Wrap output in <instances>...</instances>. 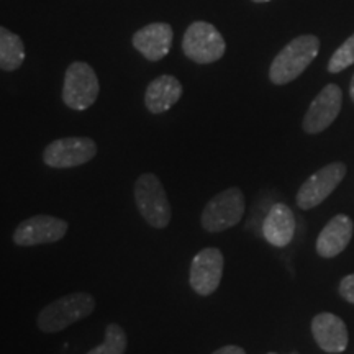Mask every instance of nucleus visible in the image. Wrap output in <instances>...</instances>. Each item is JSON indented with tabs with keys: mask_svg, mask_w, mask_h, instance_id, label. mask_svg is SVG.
Segmentation results:
<instances>
[{
	"mask_svg": "<svg viewBox=\"0 0 354 354\" xmlns=\"http://www.w3.org/2000/svg\"><path fill=\"white\" fill-rule=\"evenodd\" d=\"M343 105V92L336 84H328L313 99L305 113L302 127L308 135H318L325 131L336 120Z\"/></svg>",
	"mask_w": 354,
	"mask_h": 354,
	"instance_id": "11",
	"label": "nucleus"
},
{
	"mask_svg": "<svg viewBox=\"0 0 354 354\" xmlns=\"http://www.w3.org/2000/svg\"><path fill=\"white\" fill-rule=\"evenodd\" d=\"M351 64H354V33L330 57L328 71L331 74L342 73Z\"/></svg>",
	"mask_w": 354,
	"mask_h": 354,
	"instance_id": "19",
	"label": "nucleus"
},
{
	"mask_svg": "<svg viewBox=\"0 0 354 354\" xmlns=\"http://www.w3.org/2000/svg\"><path fill=\"white\" fill-rule=\"evenodd\" d=\"M133 194H135L136 209L149 227L162 230L171 223V203L167 201L166 190L156 174L153 172L141 174L136 179Z\"/></svg>",
	"mask_w": 354,
	"mask_h": 354,
	"instance_id": "3",
	"label": "nucleus"
},
{
	"mask_svg": "<svg viewBox=\"0 0 354 354\" xmlns=\"http://www.w3.org/2000/svg\"><path fill=\"white\" fill-rule=\"evenodd\" d=\"M354 223L348 215L338 214L331 218L317 238V253L322 258H336L346 250L353 238Z\"/></svg>",
	"mask_w": 354,
	"mask_h": 354,
	"instance_id": "13",
	"label": "nucleus"
},
{
	"mask_svg": "<svg viewBox=\"0 0 354 354\" xmlns=\"http://www.w3.org/2000/svg\"><path fill=\"white\" fill-rule=\"evenodd\" d=\"M212 354H246L245 349L236 346V344H227V346H221Z\"/></svg>",
	"mask_w": 354,
	"mask_h": 354,
	"instance_id": "21",
	"label": "nucleus"
},
{
	"mask_svg": "<svg viewBox=\"0 0 354 354\" xmlns=\"http://www.w3.org/2000/svg\"><path fill=\"white\" fill-rule=\"evenodd\" d=\"M68 221L53 215H33L20 221L13 232L12 240L17 246L32 248L41 245H51L63 240L68 233Z\"/></svg>",
	"mask_w": 354,
	"mask_h": 354,
	"instance_id": "9",
	"label": "nucleus"
},
{
	"mask_svg": "<svg viewBox=\"0 0 354 354\" xmlns=\"http://www.w3.org/2000/svg\"><path fill=\"white\" fill-rule=\"evenodd\" d=\"M349 95H351V99L354 102V76L351 79V84H349Z\"/></svg>",
	"mask_w": 354,
	"mask_h": 354,
	"instance_id": "22",
	"label": "nucleus"
},
{
	"mask_svg": "<svg viewBox=\"0 0 354 354\" xmlns=\"http://www.w3.org/2000/svg\"><path fill=\"white\" fill-rule=\"evenodd\" d=\"M346 172L348 167L342 161L330 162V165L323 166L322 169L313 172L297 190L295 202H297L299 209L312 210L320 205L342 184Z\"/></svg>",
	"mask_w": 354,
	"mask_h": 354,
	"instance_id": "7",
	"label": "nucleus"
},
{
	"mask_svg": "<svg viewBox=\"0 0 354 354\" xmlns=\"http://www.w3.org/2000/svg\"><path fill=\"white\" fill-rule=\"evenodd\" d=\"M128 338L125 330L117 323H110L105 328V339L99 346L92 348L86 354H125Z\"/></svg>",
	"mask_w": 354,
	"mask_h": 354,
	"instance_id": "18",
	"label": "nucleus"
},
{
	"mask_svg": "<svg viewBox=\"0 0 354 354\" xmlns=\"http://www.w3.org/2000/svg\"><path fill=\"white\" fill-rule=\"evenodd\" d=\"M95 307L94 295L88 292H73L64 297L53 300L51 304L39 310L37 325L43 333H59L73 323L87 318Z\"/></svg>",
	"mask_w": 354,
	"mask_h": 354,
	"instance_id": "2",
	"label": "nucleus"
},
{
	"mask_svg": "<svg viewBox=\"0 0 354 354\" xmlns=\"http://www.w3.org/2000/svg\"><path fill=\"white\" fill-rule=\"evenodd\" d=\"M256 3H263V2H269V0H253Z\"/></svg>",
	"mask_w": 354,
	"mask_h": 354,
	"instance_id": "23",
	"label": "nucleus"
},
{
	"mask_svg": "<svg viewBox=\"0 0 354 354\" xmlns=\"http://www.w3.org/2000/svg\"><path fill=\"white\" fill-rule=\"evenodd\" d=\"M338 292L348 304L354 305V274H349V276L342 279L338 286Z\"/></svg>",
	"mask_w": 354,
	"mask_h": 354,
	"instance_id": "20",
	"label": "nucleus"
},
{
	"mask_svg": "<svg viewBox=\"0 0 354 354\" xmlns=\"http://www.w3.org/2000/svg\"><path fill=\"white\" fill-rule=\"evenodd\" d=\"M245 194L240 187H228L210 198L203 207L201 223L205 232L221 233L236 227L245 215Z\"/></svg>",
	"mask_w": 354,
	"mask_h": 354,
	"instance_id": "4",
	"label": "nucleus"
},
{
	"mask_svg": "<svg viewBox=\"0 0 354 354\" xmlns=\"http://www.w3.org/2000/svg\"><path fill=\"white\" fill-rule=\"evenodd\" d=\"M97 143L87 136H68L55 140L44 148L43 161L53 169H71L87 165L95 158Z\"/></svg>",
	"mask_w": 354,
	"mask_h": 354,
	"instance_id": "8",
	"label": "nucleus"
},
{
	"mask_svg": "<svg viewBox=\"0 0 354 354\" xmlns=\"http://www.w3.org/2000/svg\"><path fill=\"white\" fill-rule=\"evenodd\" d=\"M100 92L99 77L92 66L76 61L66 69L63 84V102L73 110H86L94 105Z\"/></svg>",
	"mask_w": 354,
	"mask_h": 354,
	"instance_id": "6",
	"label": "nucleus"
},
{
	"mask_svg": "<svg viewBox=\"0 0 354 354\" xmlns=\"http://www.w3.org/2000/svg\"><path fill=\"white\" fill-rule=\"evenodd\" d=\"M263 234L264 240L276 248L290 245L295 234V216L290 207L282 202L274 203L264 218Z\"/></svg>",
	"mask_w": 354,
	"mask_h": 354,
	"instance_id": "15",
	"label": "nucleus"
},
{
	"mask_svg": "<svg viewBox=\"0 0 354 354\" xmlns=\"http://www.w3.org/2000/svg\"><path fill=\"white\" fill-rule=\"evenodd\" d=\"M183 97V84L174 76L165 74L148 84L145 92V105L154 115L165 113Z\"/></svg>",
	"mask_w": 354,
	"mask_h": 354,
	"instance_id": "16",
	"label": "nucleus"
},
{
	"mask_svg": "<svg viewBox=\"0 0 354 354\" xmlns=\"http://www.w3.org/2000/svg\"><path fill=\"white\" fill-rule=\"evenodd\" d=\"M25 61V46L19 35L0 28V68L7 73L19 69Z\"/></svg>",
	"mask_w": 354,
	"mask_h": 354,
	"instance_id": "17",
	"label": "nucleus"
},
{
	"mask_svg": "<svg viewBox=\"0 0 354 354\" xmlns=\"http://www.w3.org/2000/svg\"><path fill=\"white\" fill-rule=\"evenodd\" d=\"M183 51L194 63L212 64L223 57L227 43L214 25L207 21H194L184 33Z\"/></svg>",
	"mask_w": 354,
	"mask_h": 354,
	"instance_id": "5",
	"label": "nucleus"
},
{
	"mask_svg": "<svg viewBox=\"0 0 354 354\" xmlns=\"http://www.w3.org/2000/svg\"><path fill=\"white\" fill-rule=\"evenodd\" d=\"M268 354H276V353H268Z\"/></svg>",
	"mask_w": 354,
	"mask_h": 354,
	"instance_id": "24",
	"label": "nucleus"
},
{
	"mask_svg": "<svg viewBox=\"0 0 354 354\" xmlns=\"http://www.w3.org/2000/svg\"><path fill=\"white\" fill-rule=\"evenodd\" d=\"M312 335L318 346L326 353H343L348 346L349 335L346 323L338 315L323 312L313 317Z\"/></svg>",
	"mask_w": 354,
	"mask_h": 354,
	"instance_id": "12",
	"label": "nucleus"
},
{
	"mask_svg": "<svg viewBox=\"0 0 354 354\" xmlns=\"http://www.w3.org/2000/svg\"><path fill=\"white\" fill-rule=\"evenodd\" d=\"M225 258L218 248H203L190 263L189 284L201 297H209L220 287Z\"/></svg>",
	"mask_w": 354,
	"mask_h": 354,
	"instance_id": "10",
	"label": "nucleus"
},
{
	"mask_svg": "<svg viewBox=\"0 0 354 354\" xmlns=\"http://www.w3.org/2000/svg\"><path fill=\"white\" fill-rule=\"evenodd\" d=\"M174 32L167 24H149L133 35V46L148 61L162 59L172 46Z\"/></svg>",
	"mask_w": 354,
	"mask_h": 354,
	"instance_id": "14",
	"label": "nucleus"
},
{
	"mask_svg": "<svg viewBox=\"0 0 354 354\" xmlns=\"http://www.w3.org/2000/svg\"><path fill=\"white\" fill-rule=\"evenodd\" d=\"M320 51V39L315 35H302L287 43L269 68V81L276 86H286L295 81Z\"/></svg>",
	"mask_w": 354,
	"mask_h": 354,
	"instance_id": "1",
	"label": "nucleus"
}]
</instances>
